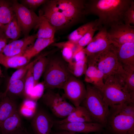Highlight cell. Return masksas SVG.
Returning a JSON list of instances; mask_svg holds the SVG:
<instances>
[{
    "label": "cell",
    "mask_w": 134,
    "mask_h": 134,
    "mask_svg": "<svg viewBox=\"0 0 134 134\" xmlns=\"http://www.w3.org/2000/svg\"><path fill=\"white\" fill-rule=\"evenodd\" d=\"M87 67L85 74V81L92 84L100 91L104 84V74L98 68L94 61L87 60Z\"/></svg>",
    "instance_id": "ac0fdd59"
},
{
    "label": "cell",
    "mask_w": 134,
    "mask_h": 134,
    "mask_svg": "<svg viewBox=\"0 0 134 134\" xmlns=\"http://www.w3.org/2000/svg\"><path fill=\"white\" fill-rule=\"evenodd\" d=\"M109 108L106 127L114 134H134V102Z\"/></svg>",
    "instance_id": "7a4b0ae2"
},
{
    "label": "cell",
    "mask_w": 134,
    "mask_h": 134,
    "mask_svg": "<svg viewBox=\"0 0 134 134\" xmlns=\"http://www.w3.org/2000/svg\"><path fill=\"white\" fill-rule=\"evenodd\" d=\"M62 89L64 96L75 107L80 105L86 94V88L83 82L71 75Z\"/></svg>",
    "instance_id": "8fae6325"
},
{
    "label": "cell",
    "mask_w": 134,
    "mask_h": 134,
    "mask_svg": "<svg viewBox=\"0 0 134 134\" xmlns=\"http://www.w3.org/2000/svg\"><path fill=\"white\" fill-rule=\"evenodd\" d=\"M4 38H6L3 32L0 30V40Z\"/></svg>",
    "instance_id": "b9f144b4"
},
{
    "label": "cell",
    "mask_w": 134,
    "mask_h": 134,
    "mask_svg": "<svg viewBox=\"0 0 134 134\" xmlns=\"http://www.w3.org/2000/svg\"><path fill=\"white\" fill-rule=\"evenodd\" d=\"M0 99V126L8 117L17 110L14 99L7 96Z\"/></svg>",
    "instance_id": "cb8c5ba5"
},
{
    "label": "cell",
    "mask_w": 134,
    "mask_h": 134,
    "mask_svg": "<svg viewBox=\"0 0 134 134\" xmlns=\"http://www.w3.org/2000/svg\"><path fill=\"white\" fill-rule=\"evenodd\" d=\"M108 33L113 44L116 46L134 42V27L124 23L111 26Z\"/></svg>",
    "instance_id": "7c38bea8"
},
{
    "label": "cell",
    "mask_w": 134,
    "mask_h": 134,
    "mask_svg": "<svg viewBox=\"0 0 134 134\" xmlns=\"http://www.w3.org/2000/svg\"><path fill=\"white\" fill-rule=\"evenodd\" d=\"M43 103L56 117L64 119L75 109V107L68 102L59 93L47 89L41 96Z\"/></svg>",
    "instance_id": "ba28073f"
},
{
    "label": "cell",
    "mask_w": 134,
    "mask_h": 134,
    "mask_svg": "<svg viewBox=\"0 0 134 134\" xmlns=\"http://www.w3.org/2000/svg\"><path fill=\"white\" fill-rule=\"evenodd\" d=\"M13 8L21 29L24 37L30 35L33 29H36L39 17L34 11L28 9L19 3L13 0Z\"/></svg>",
    "instance_id": "9c48e42d"
},
{
    "label": "cell",
    "mask_w": 134,
    "mask_h": 134,
    "mask_svg": "<svg viewBox=\"0 0 134 134\" xmlns=\"http://www.w3.org/2000/svg\"><path fill=\"white\" fill-rule=\"evenodd\" d=\"M88 60L94 61L98 69L105 75V78L125 72L118 62L115 46L113 44L94 59Z\"/></svg>",
    "instance_id": "52a82bcc"
},
{
    "label": "cell",
    "mask_w": 134,
    "mask_h": 134,
    "mask_svg": "<svg viewBox=\"0 0 134 134\" xmlns=\"http://www.w3.org/2000/svg\"><path fill=\"white\" fill-rule=\"evenodd\" d=\"M99 29L97 26L89 30L78 41L77 43L78 46L83 48L88 45L92 41L95 32Z\"/></svg>",
    "instance_id": "836d02e7"
},
{
    "label": "cell",
    "mask_w": 134,
    "mask_h": 134,
    "mask_svg": "<svg viewBox=\"0 0 134 134\" xmlns=\"http://www.w3.org/2000/svg\"><path fill=\"white\" fill-rule=\"evenodd\" d=\"M77 122H94L87 110L81 105L75 107L73 111L66 118L55 121V124Z\"/></svg>",
    "instance_id": "ffe728a7"
},
{
    "label": "cell",
    "mask_w": 134,
    "mask_h": 134,
    "mask_svg": "<svg viewBox=\"0 0 134 134\" xmlns=\"http://www.w3.org/2000/svg\"><path fill=\"white\" fill-rule=\"evenodd\" d=\"M115 46L118 62L124 71H134V42Z\"/></svg>",
    "instance_id": "4fadbf2b"
},
{
    "label": "cell",
    "mask_w": 134,
    "mask_h": 134,
    "mask_svg": "<svg viewBox=\"0 0 134 134\" xmlns=\"http://www.w3.org/2000/svg\"><path fill=\"white\" fill-rule=\"evenodd\" d=\"M39 19L36 29L37 38H54L56 31L55 28L43 16L39 13Z\"/></svg>",
    "instance_id": "d4e9b609"
},
{
    "label": "cell",
    "mask_w": 134,
    "mask_h": 134,
    "mask_svg": "<svg viewBox=\"0 0 134 134\" xmlns=\"http://www.w3.org/2000/svg\"><path fill=\"white\" fill-rule=\"evenodd\" d=\"M47 0H22L20 3L27 8L34 11L41 5L45 3Z\"/></svg>",
    "instance_id": "d590c367"
},
{
    "label": "cell",
    "mask_w": 134,
    "mask_h": 134,
    "mask_svg": "<svg viewBox=\"0 0 134 134\" xmlns=\"http://www.w3.org/2000/svg\"><path fill=\"white\" fill-rule=\"evenodd\" d=\"M51 45L61 49L62 57L68 64H70L73 61L74 54L82 49L79 47L77 44L68 40L54 43Z\"/></svg>",
    "instance_id": "7402d4cb"
},
{
    "label": "cell",
    "mask_w": 134,
    "mask_h": 134,
    "mask_svg": "<svg viewBox=\"0 0 134 134\" xmlns=\"http://www.w3.org/2000/svg\"><path fill=\"white\" fill-rule=\"evenodd\" d=\"M83 49L77 52L74 54L73 60H74V61H73L87 60L86 55Z\"/></svg>",
    "instance_id": "74e56055"
},
{
    "label": "cell",
    "mask_w": 134,
    "mask_h": 134,
    "mask_svg": "<svg viewBox=\"0 0 134 134\" xmlns=\"http://www.w3.org/2000/svg\"><path fill=\"white\" fill-rule=\"evenodd\" d=\"M56 29V31L69 27L73 24L61 13L54 10L45 3L39 12Z\"/></svg>",
    "instance_id": "e0dca14e"
},
{
    "label": "cell",
    "mask_w": 134,
    "mask_h": 134,
    "mask_svg": "<svg viewBox=\"0 0 134 134\" xmlns=\"http://www.w3.org/2000/svg\"><path fill=\"white\" fill-rule=\"evenodd\" d=\"M48 59L43 74L44 87L47 89H62L71 75L68 64L62 57L58 56L48 57Z\"/></svg>",
    "instance_id": "277c9868"
},
{
    "label": "cell",
    "mask_w": 134,
    "mask_h": 134,
    "mask_svg": "<svg viewBox=\"0 0 134 134\" xmlns=\"http://www.w3.org/2000/svg\"><path fill=\"white\" fill-rule=\"evenodd\" d=\"M86 94L81 104L87 111L94 122L106 126L109 106L100 90L89 84L86 86Z\"/></svg>",
    "instance_id": "5b68a950"
},
{
    "label": "cell",
    "mask_w": 134,
    "mask_h": 134,
    "mask_svg": "<svg viewBox=\"0 0 134 134\" xmlns=\"http://www.w3.org/2000/svg\"><path fill=\"white\" fill-rule=\"evenodd\" d=\"M68 65L71 74L76 78L79 77L85 74L87 67V60L73 61Z\"/></svg>",
    "instance_id": "4dcf8cb0"
},
{
    "label": "cell",
    "mask_w": 134,
    "mask_h": 134,
    "mask_svg": "<svg viewBox=\"0 0 134 134\" xmlns=\"http://www.w3.org/2000/svg\"><path fill=\"white\" fill-rule=\"evenodd\" d=\"M30 60L23 54L8 56L0 54V64L7 68L18 69L28 63Z\"/></svg>",
    "instance_id": "603a6c76"
},
{
    "label": "cell",
    "mask_w": 134,
    "mask_h": 134,
    "mask_svg": "<svg viewBox=\"0 0 134 134\" xmlns=\"http://www.w3.org/2000/svg\"><path fill=\"white\" fill-rule=\"evenodd\" d=\"M134 0H90L87 1L86 15L92 14L98 17V27L107 28L124 23L126 10Z\"/></svg>",
    "instance_id": "6da1fadb"
},
{
    "label": "cell",
    "mask_w": 134,
    "mask_h": 134,
    "mask_svg": "<svg viewBox=\"0 0 134 134\" xmlns=\"http://www.w3.org/2000/svg\"><path fill=\"white\" fill-rule=\"evenodd\" d=\"M76 134H77V133H75Z\"/></svg>",
    "instance_id": "ee69618b"
},
{
    "label": "cell",
    "mask_w": 134,
    "mask_h": 134,
    "mask_svg": "<svg viewBox=\"0 0 134 134\" xmlns=\"http://www.w3.org/2000/svg\"><path fill=\"white\" fill-rule=\"evenodd\" d=\"M55 121L46 112L40 109L32 117L31 125L35 134H51Z\"/></svg>",
    "instance_id": "5bb4252c"
},
{
    "label": "cell",
    "mask_w": 134,
    "mask_h": 134,
    "mask_svg": "<svg viewBox=\"0 0 134 134\" xmlns=\"http://www.w3.org/2000/svg\"><path fill=\"white\" fill-rule=\"evenodd\" d=\"M5 38L11 41L18 39L22 32L16 16L7 25L4 31Z\"/></svg>",
    "instance_id": "f546056e"
},
{
    "label": "cell",
    "mask_w": 134,
    "mask_h": 134,
    "mask_svg": "<svg viewBox=\"0 0 134 134\" xmlns=\"http://www.w3.org/2000/svg\"><path fill=\"white\" fill-rule=\"evenodd\" d=\"M40 55L36 59L25 66L18 69L14 72L10 78L7 85L21 78L24 76L27 72L41 56Z\"/></svg>",
    "instance_id": "d6a6232c"
},
{
    "label": "cell",
    "mask_w": 134,
    "mask_h": 134,
    "mask_svg": "<svg viewBox=\"0 0 134 134\" xmlns=\"http://www.w3.org/2000/svg\"><path fill=\"white\" fill-rule=\"evenodd\" d=\"M54 38H37L33 44L23 54L30 60L54 43Z\"/></svg>",
    "instance_id": "484cf974"
},
{
    "label": "cell",
    "mask_w": 134,
    "mask_h": 134,
    "mask_svg": "<svg viewBox=\"0 0 134 134\" xmlns=\"http://www.w3.org/2000/svg\"><path fill=\"white\" fill-rule=\"evenodd\" d=\"M15 134H29L25 129Z\"/></svg>",
    "instance_id": "60d3db41"
},
{
    "label": "cell",
    "mask_w": 134,
    "mask_h": 134,
    "mask_svg": "<svg viewBox=\"0 0 134 134\" xmlns=\"http://www.w3.org/2000/svg\"><path fill=\"white\" fill-rule=\"evenodd\" d=\"M50 52L41 54V56L33 66V72L34 85L35 86L42 75L43 74L48 61V57L46 56Z\"/></svg>",
    "instance_id": "f1b7e54d"
},
{
    "label": "cell",
    "mask_w": 134,
    "mask_h": 134,
    "mask_svg": "<svg viewBox=\"0 0 134 134\" xmlns=\"http://www.w3.org/2000/svg\"><path fill=\"white\" fill-rule=\"evenodd\" d=\"M8 40L6 38L0 40V54L2 53L4 48L8 43Z\"/></svg>",
    "instance_id": "f35d334b"
},
{
    "label": "cell",
    "mask_w": 134,
    "mask_h": 134,
    "mask_svg": "<svg viewBox=\"0 0 134 134\" xmlns=\"http://www.w3.org/2000/svg\"><path fill=\"white\" fill-rule=\"evenodd\" d=\"M25 76L7 85L5 91L1 96H7L13 99V97H14L23 95Z\"/></svg>",
    "instance_id": "4316f807"
},
{
    "label": "cell",
    "mask_w": 134,
    "mask_h": 134,
    "mask_svg": "<svg viewBox=\"0 0 134 134\" xmlns=\"http://www.w3.org/2000/svg\"><path fill=\"white\" fill-rule=\"evenodd\" d=\"M24 129L22 126L21 118L18 110L0 126V130L2 134H15Z\"/></svg>",
    "instance_id": "d6986e66"
},
{
    "label": "cell",
    "mask_w": 134,
    "mask_h": 134,
    "mask_svg": "<svg viewBox=\"0 0 134 134\" xmlns=\"http://www.w3.org/2000/svg\"><path fill=\"white\" fill-rule=\"evenodd\" d=\"M51 134H76L64 130H57L53 133H52Z\"/></svg>",
    "instance_id": "ab89813d"
},
{
    "label": "cell",
    "mask_w": 134,
    "mask_h": 134,
    "mask_svg": "<svg viewBox=\"0 0 134 134\" xmlns=\"http://www.w3.org/2000/svg\"><path fill=\"white\" fill-rule=\"evenodd\" d=\"M37 38L36 34L24 37L20 39L11 41L6 44L2 53L8 56L23 54L32 46Z\"/></svg>",
    "instance_id": "9a60e30c"
},
{
    "label": "cell",
    "mask_w": 134,
    "mask_h": 134,
    "mask_svg": "<svg viewBox=\"0 0 134 134\" xmlns=\"http://www.w3.org/2000/svg\"><path fill=\"white\" fill-rule=\"evenodd\" d=\"M124 22L126 24L134 25V1L124 14Z\"/></svg>",
    "instance_id": "8d00e7d4"
},
{
    "label": "cell",
    "mask_w": 134,
    "mask_h": 134,
    "mask_svg": "<svg viewBox=\"0 0 134 134\" xmlns=\"http://www.w3.org/2000/svg\"><path fill=\"white\" fill-rule=\"evenodd\" d=\"M124 79L126 88L131 94L134 95V71H125Z\"/></svg>",
    "instance_id": "e575fe53"
},
{
    "label": "cell",
    "mask_w": 134,
    "mask_h": 134,
    "mask_svg": "<svg viewBox=\"0 0 134 134\" xmlns=\"http://www.w3.org/2000/svg\"><path fill=\"white\" fill-rule=\"evenodd\" d=\"M124 73L111 75L104 80L101 92L103 99L109 106L134 102V95L127 89L124 79Z\"/></svg>",
    "instance_id": "3957f363"
},
{
    "label": "cell",
    "mask_w": 134,
    "mask_h": 134,
    "mask_svg": "<svg viewBox=\"0 0 134 134\" xmlns=\"http://www.w3.org/2000/svg\"><path fill=\"white\" fill-rule=\"evenodd\" d=\"M98 31L91 42L83 49L87 60L94 59L113 44L107 28L104 27L99 28Z\"/></svg>",
    "instance_id": "30bf717a"
},
{
    "label": "cell",
    "mask_w": 134,
    "mask_h": 134,
    "mask_svg": "<svg viewBox=\"0 0 134 134\" xmlns=\"http://www.w3.org/2000/svg\"><path fill=\"white\" fill-rule=\"evenodd\" d=\"M15 16L13 0H0V30L3 32L7 25Z\"/></svg>",
    "instance_id": "44dd1931"
},
{
    "label": "cell",
    "mask_w": 134,
    "mask_h": 134,
    "mask_svg": "<svg viewBox=\"0 0 134 134\" xmlns=\"http://www.w3.org/2000/svg\"><path fill=\"white\" fill-rule=\"evenodd\" d=\"M2 74V71L0 67V76H1Z\"/></svg>",
    "instance_id": "7bdbcfd3"
},
{
    "label": "cell",
    "mask_w": 134,
    "mask_h": 134,
    "mask_svg": "<svg viewBox=\"0 0 134 134\" xmlns=\"http://www.w3.org/2000/svg\"><path fill=\"white\" fill-rule=\"evenodd\" d=\"M98 20L91 21L80 26L71 32L67 37L68 41L77 44L79 40L89 30L97 26Z\"/></svg>",
    "instance_id": "83f0119b"
},
{
    "label": "cell",
    "mask_w": 134,
    "mask_h": 134,
    "mask_svg": "<svg viewBox=\"0 0 134 134\" xmlns=\"http://www.w3.org/2000/svg\"><path fill=\"white\" fill-rule=\"evenodd\" d=\"M33 66L28 70L25 76L23 96L27 99L30 100L31 93L35 87L33 72Z\"/></svg>",
    "instance_id": "1f68e13d"
},
{
    "label": "cell",
    "mask_w": 134,
    "mask_h": 134,
    "mask_svg": "<svg viewBox=\"0 0 134 134\" xmlns=\"http://www.w3.org/2000/svg\"><path fill=\"white\" fill-rule=\"evenodd\" d=\"M87 1L84 0H48L45 4L62 13L73 24L82 21L86 15Z\"/></svg>",
    "instance_id": "8992f818"
},
{
    "label": "cell",
    "mask_w": 134,
    "mask_h": 134,
    "mask_svg": "<svg viewBox=\"0 0 134 134\" xmlns=\"http://www.w3.org/2000/svg\"><path fill=\"white\" fill-rule=\"evenodd\" d=\"M57 130L67 131L74 133L87 134L101 131L104 126L100 124L94 122H77L55 124Z\"/></svg>",
    "instance_id": "2e32d148"
}]
</instances>
